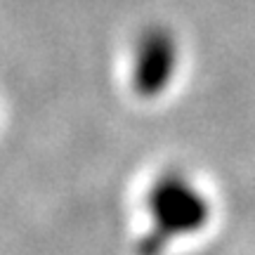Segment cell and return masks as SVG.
<instances>
[{
  "mask_svg": "<svg viewBox=\"0 0 255 255\" xmlns=\"http://www.w3.org/2000/svg\"><path fill=\"white\" fill-rule=\"evenodd\" d=\"M151 225L139 241V255H158L180 237L199 232L208 220V201L203 191L182 173H165L149 191Z\"/></svg>",
  "mask_w": 255,
  "mask_h": 255,
  "instance_id": "6da1fadb",
  "label": "cell"
},
{
  "mask_svg": "<svg viewBox=\"0 0 255 255\" xmlns=\"http://www.w3.org/2000/svg\"><path fill=\"white\" fill-rule=\"evenodd\" d=\"M177 69V40L165 26L144 28L132 52V88L142 97H156L168 88Z\"/></svg>",
  "mask_w": 255,
  "mask_h": 255,
  "instance_id": "7a4b0ae2",
  "label": "cell"
}]
</instances>
